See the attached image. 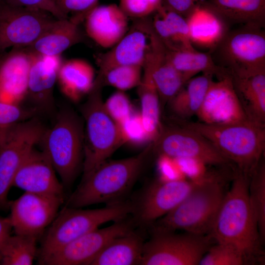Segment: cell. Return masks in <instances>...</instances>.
Returning <instances> with one entry per match:
<instances>
[{"instance_id": "obj_22", "label": "cell", "mask_w": 265, "mask_h": 265, "mask_svg": "<svg viewBox=\"0 0 265 265\" xmlns=\"http://www.w3.org/2000/svg\"><path fill=\"white\" fill-rule=\"evenodd\" d=\"M145 61L150 68L160 105L169 103L186 82L169 60L166 48L154 31L152 25Z\"/></svg>"}, {"instance_id": "obj_25", "label": "cell", "mask_w": 265, "mask_h": 265, "mask_svg": "<svg viewBox=\"0 0 265 265\" xmlns=\"http://www.w3.org/2000/svg\"><path fill=\"white\" fill-rule=\"evenodd\" d=\"M185 19L192 46L209 49L210 51L217 45L229 29V26L221 18L198 5Z\"/></svg>"}, {"instance_id": "obj_31", "label": "cell", "mask_w": 265, "mask_h": 265, "mask_svg": "<svg viewBox=\"0 0 265 265\" xmlns=\"http://www.w3.org/2000/svg\"><path fill=\"white\" fill-rule=\"evenodd\" d=\"M166 48L169 60L183 76L186 82L200 72L215 75L218 78L228 74L225 70L216 65L209 53H202L195 49L171 50Z\"/></svg>"}, {"instance_id": "obj_14", "label": "cell", "mask_w": 265, "mask_h": 265, "mask_svg": "<svg viewBox=\"0 0 265 265\" xmlns=\"http://www.w3.org/2000/svg\"><path fill=\"white\" fill-rule=\"evenodd\" d=\"M125 219L111 225L97 228L69 242L38 261L41 265H89L104 247L113 239L132 232Z\"/></svg>"}, {"instance_id": "obj_13", "label": "cell", "mask_w": 265, "mask_h": 265, "mask_svg": "<svg viewBox=\"0 0 265 265\" xmlns=\"http://www.w3.org/2000/svg\"><path fill=\"white\" fill-rule=\"evenodd\" d=\"M64 202V196L25 192L10 201L9 216L15 234L40 238Z\"/></svg>"}, {"instance_id": "obj_8", "label": "cell", "mask_w": 265, "mask_h": 265, "mask_svg": "<svg viewBox=\"0 0 265 265\" xmlns=\"http://www.w3.org/2000/svg\"><path fill=\"white\" fill-rule=\"evenodd\" d=\"M211 52L216 65L232 78L265 73L264 28L243 25L229 29Z\"/></svg>"}, {"instance_id": "obj_35", "label": "cell", "mask_w": 265, "mask_h": 265, "mask_svg": "<svg viewBox=\"0 0 265 265\" xmlns=\"http://www.w3.org/2000/svg\"><path fill=\"white\" fill-rule=\"evenodd\" d=\"M143 67L139 65L118 66L108 70L101 78H95L94 82L103 86L107 84L125 92L138 86L142 76Z\"/></svg>"}, {"instance_id": "obj_20", "label": "cell", "mask_w": 265, "mask_h": 265, "mask_svg": "<svg viewBox=\"0 0 265 265\" xmlns=\"http://www.w3.org/2000/svg\"><path fill=\"white\" fill-rule=\"evenodd\" d=\"M33 54L25 48L14 47L0 54V101L21 104L26 99Z\"/></svg>"}, {"instance_id": "obj_30", "label": "cell", "mask_w": 265, "mask_h": 265, "mask_svg": "<svg viewBox=\"0 0 265 265\" xmlns=\"http://www.w3.org/2000/svg\"><path fill=\"white\" fill-rule=\"evenodd\" d=\"M232 79L248 119L265 126V73Z\"/></svg>"}, {"instance_id": "obj_43", "label": "cell", "mask_w": 265, "mask_h": 265, "mask_svg": "<svg viewBox=\"0 0 265 265\" xmlns=\"http://www.w3.org/2000/svg\"><path fill=\"white\" fill-rule=\"evenodd\" d=\"M201 0H164L162 7L185 18L197 6Z\"/></svg>"}, {"instance_id": "obj_1", "label": "cell", "mask_w": 265, "mask_h": 265, "mask_svg": "<svg viewBox=\"0 0 265 265\" xmlns=\"http://www.w3.org/2000/svg\"><path fill=\"white\" fill-rule=\"evenodd\" d=\"M249 177L236 170L230 188L226 192L210 235L216 242L232 244L248 263L261 260L264 253L257 222L248 197Z\"/></svg>"}, {"instance_id": "obj_40", "label": "cell", "mask_w": 265, "mask_h": 265, "mask_svg": "<svg viewBox=\"0 0 265 265\" xmlns=\"http://www.w3.org/2000/svg\"><path fill=\"white\" fill-rule=\"evenodd\" d=\"M125 142L140 144L148 140L140 113L133 112L124 123L119 126Z\"/></svg>"}, {"instance_id": "obj_15", "label": "cell", "mask_w": 265, "mask_h": 265, "mask_svg": "<svg viewBox=\"0 0 265 265\" xmlns=\"http://www.w3.org/2000/svg\"><path fill=\"white\" fill-rule=\"evenodd\" d=\"M200 179L163 180L153 183L146 188L138 204H134L133 213L136 221L142 225H151L178 205Z\"/></svg>"}, {"instance_id": "obj_12", "label": "cell", "mask_w": 265, "mask_h": 265, "mask_svg": "<svg viewBox=\"0 0 265 265\" xmlns=\"http://www.w3.org/2000/svg\"><path fill=\"white\" fill-rule=\"evenodd\" d=\"M152 150L159 155L174 159H194L220 167L231 164L209 141L179 125L172 127L162 125L158 137L153 143Z\"/></svg>"}, {"instance_id": "obj_6", "label": "cell", "mask_w": 265, "mask_h": 265, "mask_svg": "<svg viewBox=\"0 0 265 265\" xmlns=\"http://www.w3.org/2000/svg\"><path fill=\"white\" fill-rule=\"evenodd\" d=\"M133 211L134 204L125 201L95 209L64 206L42 236L38 261L105 223L126 219Z\"/></svg>"}, {"instance_id": "obj_37", "label": "cell", "mask_w": 265, "mask_h": 265, "mask_svg": "<svg viewBox=\"0 0 265 265\" xmlns=\"http://www.w3.org/2000/svg\"><path fill=\"white\" fill-rule=\"evenodd\" d=\"M106 110L119 126L133 112L131 102L124 91L117 90L104 102Z\"/></svg>"}, {"instance_id": "obj_28", "label": "cell", "mask_w": 265, "mask_h": 265, "mask_svg": "<svg viewBox=\"0 0 265 265\" xmlns=\"http://www.w3.org/2000/svg\"><path fill=\"white\" fill-rule=\"evenodd\" d=\"M144 242L132 231L109 242L89 265H140Z\"/></svg>"}, {"instance_id": "obj_2", "label": "cell", "mask_w": 265, "mask_h": 265, "mask_svg": "<svg viewBox=\"0 0 265 265\" xmlns=\"http://www.w3.org/2000/svg\"><path fill=\"white\" fill-rule=\"evenodd\" d=\"M223 172H207L175 208L151 224L153 233L210 235L226 194Z\"/></svg>"}, {"instance_id": "obj_9", "label": "cell", "mask_w": 265, "mask_h": 265, "mask_svg": "<svg viewBox=\"0 0 265 265\" xmlns=\"http://www.w3.org/2000/svg\"><path fill=\"white\" fill-rule=\"evenodd\" d=\"M45 130L34 117L0 130V210L9 209L7 196L15 175Z\"/></svg>"}, {"instance_id": "obj_45", "label": "cell", "mask_w": 265, "mask_h": 265, "mask_svg": "<svg viewBox=\"0 0 265 265\" xmlns=\"http://www.w3.org/2000/svg\"><path fill=\"white\" fill-rule=\"evenodd\" d=\"M1 0H0V1H1Z\"/></svg>"}, {"instance_id": "obj_38", "label": "cell", "mask_w": 265, "mask_h": 265, "mask_svg": "<svg viewBox=\"0 0 265 265\" xmlns=\"http://www.w3.org/2000/svg\"><path fill=\"white\" fill-rule=\"evenodd\" d=\"M38 111L31 107L0 101V130L34 117Z\"/></svg>"}, {"instance_id": "obj_10", "label": "cell", "mask_w": 265, "mask_h": 265, "mask_svg": "<svg viewBox=\"0 0 265 265\" xmlns=\"http://www.w3.org/2000/svg\"><path fill=\"white\" fill-rule=\"evenodd\" d=\"M215 241L211 235L153 233L144 243L140 265H198Z\"/></svg>"}, {"instance_id": "obj_3", "label": "cell", "mask_w": 265, "mask_h": 265, "mask_svg": "<svg viewBox=\"0 0 265 265\" xmlns=\"http://www.w3.org/2000/svg\"><path fill=\"white\" fill-rule=\"evenodd\" d=\"M152 147V143H150L135 156L103 162L81 180L65 206L82 208L99 203L110 204L120 201L118 199L134 184Z\"/></svg>"}, {"instance_id": "obj_18", "label": "cell", "mask_w": 265, "mask_h": 265, "mask_svg": "<svg viewBox=\"0 0 265 265\" xmlns=\"http://www.w3.org/2000/svg\"><path fill=\"white\" fill-rule=\"evenodd\" d=\"M33 54L26 99L38 113L50 114L54 110L53 89L63 60L61 55Z\"/></svg>"}, {"instance_id": "obj_5", "label": "cell", "mask_w": 265, "mask_h": 265, "mask_svg": "<svg viewBox=\"0 0 265 265\" xmlns=\"http://www.w3.org/2000/svg\"><path fill=\"white\" fill-rule=\"evenodd\" d=\"M83 125L73 109L63 107L57 112L53 125L46 129L40 142L65 188L72 185L82 167Z\"/></svg>"}, {"instance_id": "obj_11", "label": "cell", "mask_w": 265, "mask_h": 265, "mask_svg": "<svg viewBox=\"0 0 265 265\" xmlns=\"http://www.w3.org/2000/svg\"><path fill=\"white\" fill-rule=\"evenodd\" d=\"M55 19L45 11L0 1V54L10 47L30 45Z\"/></svg>"}, {"instance_id": "obj_19", "label": "cell", "mask_w": 265, "mask_h": 265, "mask_svg": "<svg viewBox=\"0 0 265 265\" xmlns=\"http://www.w3.org/2000/svg\"><path fill=\"white\" fill-rule=\"evenodd\" d=\"M51 162L43 151L34 148L23 161L14 178L12 186L39 194L64 196L65 188Z\"/></svg>"}, {"instance_id": "obj_4", "label": "cell", "mask_w": 265, "mask_h": 265, "mask_svg": "<svg viewBox=\"0 0 265 265\" xmlns=\"http://www.w3.org/2000/svg\"><path fill=\"white\" fill-rule=\"evenodd\" d=\"M179 125L203 136L237 170L248 177L263 157L265 125L249 120L223 125L182 121Z\"/></svg>"}, {"instance_id": "obj_41", "label": "cell", "mask_w": 265, "mask_h": 265, "mask_svg": "<svg viewBox=\"0 0 265 265\" xmlns=\"http://www.w3.org/2000/svg\"><path fill=\"white\" fill-rule=\"evenodd\" d=\"M5 3L19 7L39 9L47 12L57 19L69 17L57 7L54 0H2Z\"/></svg>"}, {"instance_id": "obj_21", "label": "cell", "mask_w": 265, "mask_h": 265, "mask_svg": "<svg viewBox=\"0 0 265 265\" xmlns=\"http://www.w3.org/2000/svg\"><path fill=\"white\" fill-rule=\"evenodd\" d=\"M129 18L119 5L112 3L93 8L84 20L87 35L102 48L116 44L129 28Z\"/></svg>"}, {"instance_id": "obj_36", "label": "cell", "mask_w": 265, "mask_h": 265, "mask_svg": "<svg viewBox=\"0 0 265 265\" xmlns=\"http://www.w3.org/2000/svg\"><path fill=\"white\" fill-rule=\"evenodd\" d=\"M249 264L242 253L234 245L215 242L200 260L199 265H243Z\"/></svg>"}, {"instance_id": "obj_39", "label": "cell", "mask_w": 265, "mask_h": 265, "mask_svg": "<svg viewBox=\"0 0 265 265\" xmlns=\"http://www.w3.org/2000/svg\"><path fill=\"white\" fill-rule=\"evenodd\" d=\"M164 0H119V6L130 19L148 18L162 6Z\"/></svg>"}, {"instance_id": "obj_44", "label": "cell", "mask_w": 265, "mask_h": 265, "mask_svg": "<svg viewBox=\"0 0 265 265\" xmlns=\"http://www.w3.org/2000/svg\"><path fill=\"white\" fill-rule=\"evenodd\" d=\"M12 229L9 217H2L0 215V246L5 239L11 235Z\"/></svg>"}, {"instance_id": "obj_17", "label": "cell", "mask_w": 265, "mask_h": 265, "mask_svg": "<svg viewBox=\"0 0 265 265\" xmlns=\"http://www.w3.org/2000/svg\"><path fill=\"white\" fill-rule=\"evenodd\" d=\"M148 18L135 20L125 35L105 53L98 54L99 68L96 78H101L108 70L120 66H143L149 46L151 20Z\"/></svg>"}, {"instance_id": "obj_26", "label": "cell", "mask_w": 265, "mask_h": 265, "mask_svg": "<svg viewBox=\"0 0 265 265\" xmlns=\"http://www.w3.org/2000/svg\"><path fill=\"white\" fill-rule=\"evenodd\" d=\"M95 78L91 64L82 59L73 58L62 61L57 81L62 94L70 101L78 102L90 93Z\"/></svg>"}, {"instance_id": "obj_29", "label": "cell", "mask_w": 265, "mask_h": 265, "mask_svg": "<svg viewBox=\"0 0 265 265\" xmlns=\"http://www.w3.org/2000/svg\"><path fill=\"white\" fill-rule=\"evenodd\" d=\"M153 28L168 49L193 50L186 19L162 6L151 20Z\"/></svg>"}, {"instance_id": "obj_32", "label": "cell", "mask_w": 265, "mask_h": 265, "mask_svg": "<svg viewBox=\"0 0 265 265\" xmlns=\"http://www.w3.org/2000/svg\"><path fill=\"white\" fill-rule=\"evenodd\" d=\"M213 75L209 73L191 78L169 102L172 112L180 118L196 115L206 94Z\"/></svg>"}, {"instance_id": "obj_34", "label": "cell", "mask_w": 265, "mask_h": 265, "mask_svg": "<svg viewBox=\"0 0 265 265\" xmlns=\"http://www.w3.org/2000/svg\"><path fill=\"white\" fill-rule=\"evenodd\" d=\"M248 197L263 243L265 238V163L263 157L249 177Z\"/></svg>"}, {"instance_id": "obj_24", "label": "cell", "mask_w": 265, "mask_h": 265, "mask_svg": "<svg viewBox=\"0 0 265 265\" xmlns=\"http://www.w3.org/2000/svg\"><path fill=\"white\" fill-rule=\"evenodd\" d=\"M212 12L229 26L265 25V0H201L197 4Z\"/></svg>"}, {"instance_id": "obj_23", "label": "cell", "mask_w": 265, "mask_h": 265, "mask_svg": "<svg viewBox=\"0 0 265 265\" xmlns=\"http://www.w3.org/2000/svg\"><path fill=\"white\" fill-rule=\"evenodd\" d=\"M85 17L86 15L79 14L66 19H55L32 44L24 48L34 54L61 55L71 47L84 41L80 25Z\"/></svg>"}, {"instance_id": "obj_42", "label": "cell", "mask_w": 265, "mask_h": 265, "mask_svg": "<svg viewBox=\"0 0 265 265\" xmlns=\"http://www.w3.org/2000/svg\"><path fill=\"white\" fill-rule=\"evenodd\" d=\"M59 9L66 15L87 13L98 5L99 0H54Z\"/></svg>"}, {"instance_id": "obj_33", "label": "cell", "mask_w": 265, "mask_h": 265, "mask_svg": "<svg viewBox=\"0 0 265 265\" xmlns=\"http://www.w3.org/2000/svg\"><path fill=\"white\" fill-rule=\"evenodd\" d=\"M38 239L26 235H10L0 246V265H32L37 256Z\"/></svg>"}, {"instance_id": "obj_7", "label": "cell", "mask_w": 265, "mask_h": 265, "mask_svg": "<svg viewBox=\"0 0 265 265\" xmlns=\"http://www.w3.org/2000/svg\"><path fill=\"white\" fill-rule=\"evenodd\" d=\"M102 88L100 85L94 84L81 108L85 124L81 180L88 177L125 143L119 127L105 109Z\"/></svg>"}, {"instance_id": "obj_27", "label": "cell", "mask_w": 265, "mask_h": 265, "mask_svg": "<svg viewBox=\"0 0 265 265\" xmlns=\"http://www.w3.org/2000/svg\"><path fill=\"white\" fill-rule=\"evenodd\" d=\"M143 70L141 81L137 87L141 104L140 113L148 140L153 143L162 127L160 103L150 68L146 62Z\"/></svg>"}, {"instance_id": "obj_16", "label": "cell", "mask_w": 265, "mask_h": 265, "mask_svg": "<svg viewBox=\"0 0 265 265\" xmlns=\"http://www.w3.org/2000/svg\"><path fill=\"white\" fill-rule=\"evenodd\" d=\"M196 115L200 122L212 125L249 120L229 74L218 78L216 81L212 80Z\"/></svg>"}]
</instances>
